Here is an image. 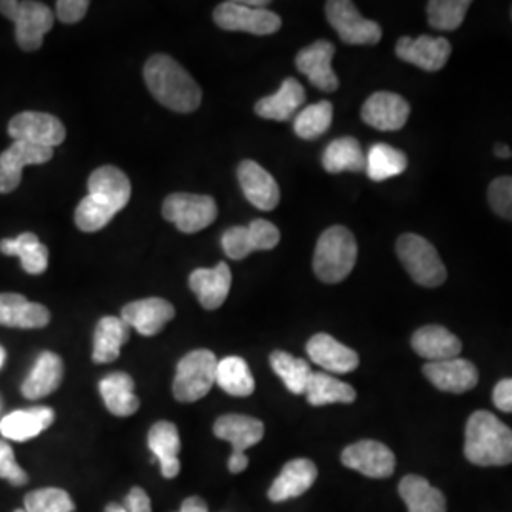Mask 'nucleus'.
Instances as JSON below:
<instances>
[{
    "label": "nucleus",
    "instance_id": "f257e3e1",
    "mask_svg": "<svg viewBox=\"0 0 512 512\" xmlns=\"http://www.w3.org/2000/svg\"><path fill=\"white\" fill-rule=\"evenodd\" d=\"M88 190V196L74 211V222L78 230L92 234L103 230L128 205L131 183L122 169L103 165L90 175Z\"/></svg>",
    "mask_w": 512,
    "mask_h": 512
},
{
    "label": "nucleus",
    "instance_id": "f03ea898",
    "mask_svg": "<svg viewBox=\"0 0 512 512\" xmlns=\"http://www.w3.org/2000/svg\"><path fill=\"white\" fill-rule=\"evenodd\" d=\"M148 92L169 110L192 112L202 105V88L183 65L165 54L152 55L143 69Z\"/></svg>",
    "mask_w": 512,
    "mask_h": 512
},
{
    "label": "nucleus",
    "instance_id": "7ed1b4c3",
    "mask_svg": "<svg viewBox=\"0 0 512 512\" xmlns=\"http://www.w3.org/2000/svg\"><path fill=\"white\" fill-rule=\"evenodd\" d=\"M465 458L478 467L512 463V429L492 412L478 410L465 427Z\"/></svg>",
    "mask_w": 512,
    "mask_h": 512
},
{
    "label": "nucleus",
    "instance_id": "20e7f679",
    "mask_svg": "<svg viewBox=\"0 0 512 512\" xmlns=\"http://www.w3.org/2000/svg\"><path fill=\"white\" fill-rule=\"evenodd\" d=\"M357 262V241L346 226H332L321 234L313 255V272L323 283L344 281Z\"/></svg>",
    "mask_w": 512,
    "mask_h": 512
},
{
    "label": "nucleus",
    "instance_id": "39448f33",
    "mask_svg": "<svg viewBox=\"0 0 512 512\" xmlns=\"http://www.w3.org/2000/svg\"><path fill=\"white\" fill-rule=\"evenodd\" d=\"M219 359L209 349H196L186 353L177 365L173 380V397L179 403H196L209 395L217 380Z\"/></svg>",
    "mask_w": 512,
    "mask_h": 512
},
{
    "label": "nucleus",
    "instance_id": "423d86ee",
    "mask_svg": "<svg viewBox=\"0 0 512 512\" xmlns=\"http://www.w3.org/2000/svg\"><path fill=\"white\" fill-rule=\"evenodd\" d=\"M0 14L16 23V42L25 52H35L54 27V12L44 2L0 0Z\"/></svg>",
    "mask_w": 512,
    "mask_h": 512
},
{
    "label": "nucleus",
    "instance_id": "0eeeda50",
    "mask_svg": "<svg viewBox=\"0 0 512 512\" xmlns=\"http://www.w3.org/2000/svg\"><path fill=\"white\" fill-rule=\"evenodd\" d=\"M397 255L404 270L421 287H440L446 281V268L431 241L418 234H403L397 239Z\"/></svg>",
    "mask_w": 512,
    "mask_h": 512
},
{
    "label": "nucleus",
    "instance_id": "6e6552de",
    "mask_svg": "<svg viewBox=\"0 0 512 512\" xmlns=\"http://www.w3.org/2000/svg\"><path fill=\"white\" fill-rule=\"evenodd\" d=\"M162 215L165 220L173 222L183 234H196L215 222L219 209L211 196L177 192L165 198Z\"/></svg>",
    "mask_w": 512,
    "mask_h": 512
},
{
    "label": "nucleus",
    "instance_id": "1a4fd4ad",
    "mask_svg": "<svg viewBox=\"0 0 512 512\" xmlns=\"http://www.w3.org/2000/svg\"><path fill=\"white\" fill-rule=\"evenodd\" d=\"M215 23L224 31H243L251 35H274L281 29V18L266 8H251L245 2L228 0L215 8Z\"/></svg>",
    "mask_w": 512,
    "mask_h": 512
},
{
    "label": "nucleus",
    "instance_id": "9d476101",
    "mask_svg": "<svg viewBox=\"0 0 512 512\" xmlns=\"http://www.w3.org/2000/svg\"><path fill=\"white\" fill-rule=\"evenodd\" d=\"M325 14L332 29L346 44L370 46L382 40V27L372 19L363 18L349 0H330L325 4Z\"/></svg>",
    "mask_w": 512,
    "mask_h": 512
},
{
    "label": "nucleus",
    "instance_id": "9b49d317",
    "mask_svg": "<svg viewBox=\"0 0 512 512\" xmlns=\"http://www.w3.org/2000/svg\"><path fill=\"white\" fill-rule=\"evenodd\" d=\"M8 135L14 141L37 145V147L55 148L65 141V126L59 118L48 112H19L10 124Z\"/></svg>",
    "mask_w": 512,
    "mask_h": 512
},
{
    "label": "nucleus",
    "instance_id": "f8f14e48",
    "mask_svg": "<svg viewBox=\"0 0 512 512\" xmlns=\"http://www.w3.org/2000/svg\"><path fill=\"white\" fill-rule=\"evenodd\" d=\"M342 463L368 478H387L395 473V454L378 440H359L342 452Z\"/></svg>",
    "mask_w": 512,
    "mask_h": 512
},
{
    "label": "nucleus",
    "instance_id": "ddd939ff",
    "mask_svg": "<svg viewBox=\"0 0 512 512\" xmlns=\"http://www.w3.org/2000/svg\"><path fill=\"white\" fill-rule=\"evenodd\" d=\"M334 52H336V48L332 42L317 40L296 55V69L321 92H336L340 86V80L332 69Z\"/></svg>",
    "mask_w": 512,
    "mask_h": 512
},
{
    "label": "nucleus",
    "instance_id": "4468645a",
    "mask_svg": "<svg viewBox=\"0 0 512 512\" xmlns=\"http://www.w3.org/2000/svg\"><path fill=\"white\" fill-rule=\"evenodd\" d=\"M54 148L37 147L29 143L14 141V145L0 154V194H10L21 183V173L27 165L50 162Z\"/></svg>",
    "mask_w": 512,
    "mask_h": 512
},
{
    "label": "nucleus",
    "instance_id": "2eb2a0df",
    "mask_svg": "<svg viewBox=\"0 0 512 512\" xmlns=\"http://www.w3.org/2000/svg\"><path fill=\"white\" fill-rule=\"evenodd\" d=\"M395 52L406 63L416 65L429 73H437L452 54V44L446 38L429 35L418 38L403 37L399 38Z\"/></svg>",
    "mask_w": 512,
    "mask_h": 512
},
{
    "label": "nucleus",
    "instance_id": "dca6fc26",
    "mask_svg": "<svg viewBox=\"0 0 512 512\" xmlns=\"http://www.w3.org/2000/svg\"><path fill=\"white\" fill-rule=\"evenodd\" d=\"M365 124L380 131H399L410 118V105L401 95L391 92L372 93L363 105Z\"/></svg>",
    "mask_w": 512,
    "mask_h": 512
},
{
    "label": "nucleus",
    "instance_id": "f3484780",
    "mask_svg": "<svg viewBox=\"0 0 512 512\" xmlns=\"http://www.w3.org/2000/svg\"><path fill=\"white\" fill-rule=\"evenodd\" d=\"M175 317V308L164 298H145L122 308V321L143 336H156Z\"/></svg>",
    "mask_w": 512,
    "mask_h": 512
},
{
    "label": "nucleus",
    "instance_id": "a211bd4d",
    "mask_svg": "<svg viewBox=\"0 0 512 512\" xmlns=\"http://www.w3.org/2000/svg\"><path fill=\"white\" fill-rule=\"evenodd\" d=\"M238 181L247 202L260 211H274L281 200L279 184L274 177L253 160H245L238 167Z\"/></svg>",
    "mask_w": 512,
    "mask_h": 512
},
{
    "label": "nucleus",
    "instance_id": "6ab92c4d",
    "mask_svg": "<svg viewBox=\"0 0 512 512\" xmlns=\"http://www.w3.org/2000/svg\"><path fill=\"white\" fill-rule=\"evenodd\" d=\"M306 351L315 365L325 368L327 372H334V374H348L359 366L357 351L344 346L342 342H338L336 338H332L325 332L311 336Z\"/></svg>",
    "mask_w": 512,
    "mask_h": 512
},
{
    "label": "nucleus",
    "instance_id": "aec40b11",
    "mask_svg": "<svg viewBox=\"0 0 512 512\" xmlns=\"http://www.w3.org/2000/svg\"><path fill=\"white\" fill-rule=\"evenodd\" d=\"M50 310L27 300L23 294H0V325L12 329H44L50 323Z\"/></svg>",
    "mask_w": 512,
    "mask_h": 512
},
{
    "label": "nucleus",
    "instance_id": "412c9836",
    "mask_svg": "<svg viewBox=\"0 0 512 512\" xmlns=\"http://www.w3.org/2000/svg\"><path fill=\"white\" fill-rule=\"evenodd\" d=\"M188 285L205 310H219L226 302L232 287V272L226 262H219L215 268H198L188 277Z\"/></svg>",
    "mask_w": 512,
    "mask_h": 512
},
{
    "label": "nucleus",
    "instance_id": "4be33fe9",
    "mask_svg": "<svg viewBox=\"0 0 512 512\" xmlns=\"http://www.w3.org/2000/svg\"><path fill=\"white\" fill-rule=\"evenodd\" d=\"M423 374L437 389L446 393H465L478 384L476 366L465 359L427 363L423 366Z\"/></svg>",
    "mask_w": 512,
    "mask_h": 512
},
{
    "label": "nucleus",
    "instance_id": "5701e85b",
    "mask_svg": "<svg viewBox=\"0 0 512 512\" xmlns=\"http://www.w3.org/2000/svg\"><path fill=\"white\" fill-rule=\"evenodd\" d=\"M55 421V412L48 406L10 412L0 420V435L4 440L27 442L37 439Z\"/></svg>",
    "mask_w": 512,
    "mask_h": 512
},
{
    "label": "nucleus",
    "instance_id": "b1692460",
    "mask_svg": "<svg viewBox=\"0 0 512 512\" xmlns=\"http://www.w3.org/2000/svg\"><path fill=\"white\" fill-rule=\"evenodd\" d=\"M317 480V467L310 459H293L289 461L274 484L268 490V497L274 503H283L294 497H300L310 490Z\"/></svg>",
    "mask_w": 512,
    "mask_h": 512
},
{
    "label": "nucleus",
    "instance_id": "393cba45",
    "mask_svg": "<svg viewBox=\"0 0 512 512\" xmlns=\"http://www.w3.org/2000/svg\"><path fill=\"white\" fill-rule=\"evenodd\" d=\"M63 372H65V366L57 353L52 351L40 353L33 370L21 384L23 397L29 401H38L52 395L63 382Z\"/></svg>",
    "mask_w": 512,
    "mask_h": 512
},
{
    "label": "nucleus",
    "instance_id": "a878e982",
    "mask_svg": "<svg viewBox=\"0 0 512 512\" xmlns=\"http://www.w3.org/2000/svg\"><path fill=\"white\" fill-rule=\"evenodd\" d=\"M148 448L154 458L160 461L164 478H175L181 473V437L179 429L171 421H158L148 431Z\"/></svg>",
    "mask_w": 512,
    "mask_h": 512
},
{
    "label": "nucleus",
    "instance_id": "bb28decb",
    "mask_svg": "<svg viewBox=\"0 0 512 512\" xmlns=\"http://www.w3.org/2000/svg\"><path fill=\"white\" fill-rule=\"evenodd\" d=\"M213 433L217 439L232 444V454H245V450L258 444L264 437V423L251 416L226 414L215 421Z\"/></svg>",
    "mask_w": 512,
    "mask_h": 512
},
{
    "label": "nucleus",
    "instance_id": "cd10ccee",
    "mask_svg": "<svg viewBox=\"0 0 512 512\" xmlns=\"http://www.w3.org/2000/svg\"><path fill=\"white\" fill-rule=\"evenodd\" d=\"M306 101V90L296 78H287L274 95L262 97L255 105V112L260 118L287 122L300 110Z\"/></svg>",
    "mask_w": 512,
    "mask_h": 512
},
{
    "label": "nucleus",
    "instance_id": "c85d7f7f",
    "mask_svg": "<svg viewBox=\"0 0 512 512\" xmlns=\"http://www.w3.org/2000/svg\"><path fill=\"white\" fill-rule=\"evenodd\" d=\"M412 348L423 359H429V363H439L458 359L461 353V340L444 327L429 325L414 332Z\"/></svg>",
    "mask_w": 512,
    "mask_h": 512
},
{
    "label": "nucleus",
    "instance_id": "c756f323",
    "mask_svg": "<svg viewBox=\"0 0 512 512\" xmlns=\"http://www.w3.org/2000/svg\"><path fill=\"white\" fill-rule=\"evenodd\" d=\"M99 393L110 414L129 418L139 410V397L135 395V382L126 372H112L99 382Z\"/></svg>",
    "mask_w": 512,
    "mask_h": 512
},
{
    "label": "nucleus",
    "instance_id": "7c9ffc66",
    "mask_svg": "<svg viewBox=\"0 0 512 512\" xmlns=\"http://www.w3.org/2000/svg\"><path fill=\"white\" fill-rule=\"evenodd\" d=\"M128 325L122 321V317H103L93 334V363L107 365L120 357V351L129 340Z\"/></svg>",
    "mask_w": 512,
    "mask_h": 512
},
{
    "label": "nucleus",
    "instance_id": "2f4dec72",
    "mask_svg": "<svg viewBox=\"0 0 512 512\" xmlns=\"http://www.w3.org/2000/svg\"><path fill=\"white\" fill-rule=\"evenodd\" d=\"M0 253L8 256H18L21 260V266L27 274L40 275L46 272L48 268V247L40 243V239L27 232L21 234L18 238L2 239L0 241Z\"/></svg>",
    "mask_w": 512,
    "mask_h": 512
},
{
    "label": "nucleus",
    "instance_id": "473e14b6",
    "mask_svg": "<svg viewBox=\"0 0 512 512\" xmlns=\"http://www.w3.org/2000/svg\"><path fill=\"white\" fill-rule=\"evenodd\" d=\"M399 494L410 512H446V497L423 476H404Z\"/></svg>",
    "mask_w": 512,
    "mask_h": 512
},
{
    "label": "nucleus",
    "instance_id": "72a5a7b5",
    "mask_svg": "<svg viewBox=\"0 0 512 512\" xmlns=\"http://www.w3.org/2000/svg\"><path fill=\"white\" fill-rule=\"evenodd\" d=\"M323 167L332 175L344 173V171H351V173L365 171L366 156L359 141L353 137L334 139L323 152Z\"/></svg>",
    "mask_w": 512,
    "mask_h": 512
},
{
    "label": "nucleus",
    "instance_id": "f704fd0d",
    "mask_svg": "<svg viewBox=\"0 0 512 512\" xmlns=\"http://www.w3.org/2000/svg\"><path fill=\"white\" fill-rule=\"evenodd\" d=\"M306 399L311 406H325V404L353 403L357 393L351 385L336 380L327 372H313L306 387Z\"/></svg>",
    "mask_w": 512,
    "mask_h": 512
},
{
    "label": "nucleus",
    "instance_id": "c9c22d12",
    "mask_svg": "<svg viewBox=\"0 0 512 512\" xmlns=\"http://www.w3.org/2000/svg\"><path fill=\"white\" fill-rule=\"evenodd\" d=\"M406 167H408L406 154L399 148H393L385 143L372 145L366 154V175L376 183L401 175L406 171Z\"/></svg>",
    "mask_w": 512,
    "mask_h": 512
},
{
    "label": "nucleus",
    "instance_id": "e433bc0d",
    "mask_svg": "<svg viewBox=\"0 0 512 512\" xmlns=\"http://www.w3.org/2000/svg\"><path fill=\"white\" fill-rule=\"evenodd\" d=\"M215 384L232 397H249L255 393V378L245 359L238 355L224 357L217 365Z\"/></svg>",
    "mask_w": 512,
    "mask_h": 512
},
{
    "label": "nucleus",
    "instance_id": "4c0bfd02",
    "mask_svg": "<svg viewBox=\"0 0 512 512\" xmlns=\"http://www.w3.org/2000/svg\"><path fill=\"white\" fill-rule=\"evenodd\" d=\"M270 365L291 393L294 395L306 393V387H308L311 374H313L308 361L298 359L287 351H274L270 355Z\"/></svg>",
    "mask_w": 512,
    "mask_h": 512
},
{
    "label": "nucleus",
    "instance_id": "58836bf2",
    "mask_svg": "<svg viewBox=\"0 0 512 512\" xmlns=\"http://www.w3.org/2000/svg\"><path fill=\"white\" fill-rule=\"evenodd\" d=\"M332 112L334 109L329 101H319L315 105L300 110L294 118V133L304 141L319 139L321 135L327 133V129L332 124Z\"/></svg>",
    "mask_w": 512,
    "mask_h": 512
},
{
    "label": "nucleus",
    "instance_id": "ea45409f",
    "mask_svg": "<svg viewBox=\"0 0 512 512\" xmlns=\"http://www.w3.org/2000/svg\"><path fill=\"white\" fill-rule=\"evenodd\" d=\"M469 8V0H431L427 2L429 25L439 31H456L467 16Z\"/></svg>",
    "mask_w": 512,
    "mask_h": 512
},
{
    "label": "nucleus",
    "instance_id": "a19ab883",
    "mask_svg": "<svg viewBox=\"0 0 512 512\" xmlns=\"http://www.w3.org/2000/svg\"><path fill=\"white\" fill-rule=\"evenodd\" d=\"M73 497L61 488H40L25 495V512H74Z\"/></svg>",
    "mask_w": 512,
    "mask_h": 512
},
{
    "label": "nucleus",
    "instance_id": "79ce46f5",
    "mask_svg": "<svg viewBox=\"0 0 512 512\" xmlns=\"http://www.w3.org/2000/svg\"><path fill=\"white\" fill-rule=\"evenodd\" d=\"M222 249L232 260H243L245 256L251 255L255 251V245H253V239L249 234V228L234 226V228L226 230L222 236Z\"/></svg>",
    "mask_w": 512,
    "mask_h": 512
},
{
    "label": "nucleus",
    "instance_id": "37998d69",
    "mask_svg": "<svg viewBox=\"0 0 512 512\" xmlns=\"http://www.w3.org/2000/svg\"><path fill=\"white\" fill-rule=\"evenodd\" d=\"M488 202L494 213L512 222V177H499L490 184Z\"/></svg>",
    "mask_w": 512,
    "mask_h": 512
},
{
    "label": "nucleus",
    "instance_id": "c03bdc74",
    "mask_svg": "<svg viewBox=\"0 0 512 512\" xmlns=\"http://www.w3.org/2000/svg\"><path fill=\"white\" fill-rule=\"evenodd\" d=\"M0 478L10 482L12 486H25L29 482V475L16 461V454L10 442L4 439H0Z\"/></svg>",
    "mask_w": 512,
    "mask_h": 512
},
{
    "label": "nucleus",
    "instance_id": "a18cd8bd",
    "mask_svg": "<svg viewBox=\"0 0 512 512\" xmlns=\"http://www.w3.org/2000/svg\"><path fill=\"white\" fill-rule=\"evenodd\" d=\"M247 228H249V234L253 239L255 251H270L281 239L277 226L272 224L270 220L255 219Z\"/></svg>",
    "mask_w": 512,
    "mask_h": 512
},
{
    "label": "nucleus",
    "instance_id": "49530a36",
    "mask_svg": "<svg viewBox=\"0 0 512 512\" xmlns=\"http://www.w3.org/2000/svg\"><path fill=\"white\" fill-rule=\"evenodd\" d=\"M88 8H90L88 0H59L55 4L57 18L69 25L78 23L80 19L84 18L88 14Z\"/></svg>",
    "mask_w": 512,
    "mask_h": 512
},
{
    "label": "nucleus",
    "instance_id": "de8ad7c7",
    "mask_svg": "<svg viewBox=\"0 0 512 512\" xmlns=\"http://www.w3.org/2000/svg\"><path fill=\"white\" fill-rule=\"evenodd\" d=\"M122 505L128 512H152V501L143 488H131Z\"/></svg>",
    "mask_w": 512,
    "mask_h": 512
},
{
    "label": "nucleus",
    "instance_id": "09e8293b",
    "mask_svg": "<svg viewBox=\"0 0 512 512\" xmlns=\"http://www.w3.org/2000/svg\"><path fill=\"white\" fill-rule=\"evenodd\" d=\"M494 404L501 412H512V378L497 382L494 387Z\"/></svg>",
    "mask_w": 512,
    "mask_h": 512
},
{
    "label": "nucleus",
    "instance_id": "8fccbe9b",
    "mask_svg": "<svg viewBox=\"0 0 512 512\" xmlns=\"http://www.w3.org/2000/svg\"><path fill=\"white\" fill-rule=\"evenodd\" d=\"M179 512H209V507H207V503L203 501L202 497L190 495L188 499H184Z\"/></svg>",
    "mask_w": 512,
    "mask_h": 512
},
{
    "label": "nucleus",
    "instance_id": "3c124183",
    "mask_svg": "<svg viewBox=\"0 0 512 512\" xmlns=\"http://www.w3.org/2000/svg\"><path fill=\"white\" fill-rule=\"evenodd\" d=\"M247 465H249V458L245 454H232L228 459V469L232 475L243 473L247 469Z\"/></svg>",
    "mask_w": 512,
    "mask_h": 512
},
{
    "label": "nucleus",
    "instance_id": "603ef678",
    "mask_svg": "<svg viewBox=\"0 0 512 512\" xmlns=\"http://www.w3.org/2000/svg\"><path fill=\"white\" fill-rule=\"evenodd\" d=\"M494 154L497 158H503V160H507V158H511L512 150L507 147V145H503V143H497L494 147Z\"/></svg>",
    "mask_w": 512,
    "mask_h": 512
},
{
    "label": "nucleus",
    "instance_id": "864d4df0",
    "mask_svg": "<svg viewBox=\"0 0 512 512\" xmlns=\"http://www.w3.org/2000/svg\"><path fill=\"white\" fill-rule=\"evenodd\" d=\"M105 512H128L124 509V505H120V503H109L107 507H105Z\"/></svg>",
    "mask_w": 512,
    "mask_h": 512
},
{
    "label": "nucleus",
    "instance_id": "5fc2aeb1",
    "mask_svg": "<svg viewBox=\"0 0 512 512\" xmlns=\"http://www.w3.org/2000/svg\"><path fill=\"white\" fill-rule=\"evenodd\" d=\"M4 361H6V351L0 346V368L4 366Z\"/></svg>",
    "mask_w": 512,
    "mask_h": 512
},
{
    "label": "nucleus",
    "instance_id": "6e6d98bb",
    "mask_svg": "<svg viewBox=\"0 0 512 512\" xmlns=\"http://www.w3.org/2000/svg\"><path fill=\"white\" fill-rule=\"evenodd\" d=\"M14 512H25V511H23V509H18V511H14Z\"/></svg>",
    "mask_w": 512,
    "mask_h": 512
},
{
    "label": "nucleus",
    "instance_id": "4d7b16f0",
    "mask_svg": "<svg viewBox=\"0 0 512 512\" xmlns=\"http://www.w3.org/2000/svg\"><path fill=\"white\" fill-rule=\"evenodd\" d=\"M0 408H2V401H0Z\"/></svg>",
    "mask_w": 512,
    "mask_h": 512
}]
</instances>
